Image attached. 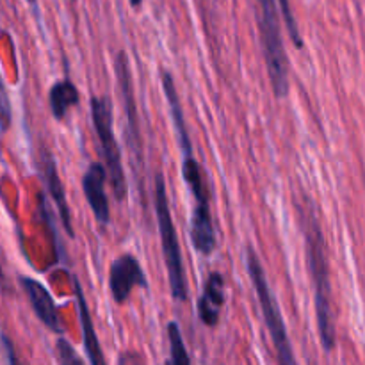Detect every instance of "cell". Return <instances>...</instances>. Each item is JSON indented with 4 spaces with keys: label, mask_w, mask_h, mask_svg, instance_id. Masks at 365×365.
Masks as SVG:
<instances>
[{
    "label": "cell",
    "mask_w": 365,
    "mask_h": 365,
    "mask_svg": "<svg viewBox=\"0 0 365 365\" xmlns=\"http://www.w3.org/2000/svg\"><path fill=\"white\" fill-rule=\"evenodd\" d=\"M41 173H43V178H45L46 189H48V192H50V198H52L53 205L57 207V212H59L61 223H63L64 230L68 232V235H70V237H75L73 225H71L70 207H68L66 195H64V185H63V182H61L59 171H57L56 159H53L50 153H45V155H43Z\"/></svg>",
    "instance_id": "7c38bea8"
},
{
    "label": "cell",
    "mask_w": 365,
    "mask_h": 365,
    "mask_svg": "<svg viewBox=\"0 0 365 365\" xmlns=\"http://www.w3.org/2000/svg\"><path fill=\"white\" fill-rule=\"evenodd\" d=\"M114 70H116L118 84H120L121 96L125 103V116H127V130H128V145H130L132 153L141 160V130H139V113L138 103L134 96V86H132V73L128 56L125 50L118 52L116 61H114Z\"/></svg>",
    "instance_id": "8992f818"
},
{
    "label": "cell",
    "mask_w": 365,
    "mask_h": 365,
    "mask_svg": "<svg viewBox=\"0 0 365 365\" xmlns=\"http://www.w3.org/2000/svg\"><path fill=\"white\" fill-rule=\"evenodd\" d=\"M153 203H155L157 225H159L160 245H163L164 262H166L171 296H173L175 302H185V299H187V277H185L184 259H182V250L180 242H178L177 228H175L173 216H171L170 210L166 182H164V177L160 173H157L155 177Z\"/></svg>",
    "instance_id": "7a4b0ae2"
},
{
    "label": "cell",
    "mask_w": 365,
    "mask_h": 365,
    "mask_svg": "<svg viewBox=\"0 0 365 365\" xmlns=\"http://www.w3.org/2000/svg\"><path fill=\"white\" fill-rule=\"evenodd\" d=\"M225 305V277L220 271H212L207 277L203 292L198 299V317L205 327L214 328L220 323L221 309Z\"/></svg>",
    "instance_id": "8fae6325"
},
{
    "label": "cell",
    "mask_w": 365,
    "mask_h": 365,
    "mask_svg": "<svg viewBox=\"0 0 365 365\" xmlns=\"http://www.w3.org/2000/svg\"><path fill=\"white\" fill-rule=\"evenodd\" d=\"M128 2H130L132 7H141L143 0H128Z\"/></svg>",
    "instance_id": "44dd1931"
},
{
    "label": "cell",
    "mask_w": 365,
    "mask_h": 365,
    "mask_svg": "<svg viewBox=\"0 0 365 365\" xmlns=\"http://www.w3.org/2000/svg\"><path fill=\"white\" fill-rule=\"evenodd\" d=\"M168 339H170V359H168V364L170 365L191 364V356L187 355V349H185L180 327H178L177 321H171V323L168 324Z\"/></svg>",
    "instance_id": "2e32d148"
},
{
    "label": "cell",
    "mask_w": 365,
    "mask_h": 365,
    "mask_svg": "<svg viewBox=\"0 0 365 365\" xmlns=\"http://www.w3.org/2000/svg\"><path fill=\"white\" fill-rule=\"evenodd\" d=\"M163 89H164V95H166L168 106H170V113H171V118H173L175 130H177L178 134V141H180L182 153H184V155H192V143H191V138H189L187 125H185L180 96H178L173 77H171L170 71H163Z\"/></svg>",
    "instance_id": "5bb4252c"
},
{
    "label": "cell",
    "mask_w": 365,
    "mask_h": 365,
    "mask_svg": "<svg viewBox=\"0 0 365 365\" xmlns=\"http://www.w3.org/2000/svg\"><path fill=\"white\" fill-rule=\"evenodd\" d=\"M299 221H302L303 235H305L307 264H309V273L314 285L317 330H319L324 351H331L335 348V341H337V331H335V316L334 307H331V282L327 241H324V234L321 230L316 212L310 207L299 209Z\"/></svg>",
    "instance_id": "6da1fadb"
},
{
    "label": "cell",
    "mask_w": 365,
    "mask_h": 365,
    "mask_svg": "<svg viewBox=\"0 0 365 365\" xmlns=\"http://www.w3.org/2000/svg\"><path fill=\"white\" fill-rule=\"evenodd\" d=\"M27 2H31V4H36V0H27Z\"/></svg>",
    "instance_id": "7402d4cb"
},
{
    "label": "cell",
    "mask_w": 365,
    "mask_h": 365,
    "mask_svg": "<svg viewBox=\"0 0 365 365\" xmlns=\"http://www.w3.org/2000/svg\"><path fill=\"white\" fill-rule=\"evenodd\" d=\"M134 287H148L146 282V274L143 271L141 264L135 259L134 255H125L118 257L109 269V289L110 296L118 305H123L132 294Z\"/></svg>",
    "instance_id": "52a82bcc"
},
{
    "label": "cell",
    "mask_w": 365,
    "mask_h": 365,
    "mask_svg": "<svg viewBox=\"0 0 365 365\" xmlns=\"http://www.w3.org/2000/svg\"><path fill=\"white\" fill-rule=\"evenodd\" d=\"M107 170L103 164L91 163L86 173L82 175V191L93 210V216L102 227L110 223L109 198L106 195Z\"/></svg>",
    "instance_id": "9c48e42d"
},
{
    "label": "cell",
    "mask_w": 365,
    "mask_h": 365,
    "mask_svg": "<svg viewBox=\"0 0 365 365\" xmlns=\"http://www.w3.org/2000/svg\"><path fill=\"white\" fill-rule=\"evenodd\" d=\"M2 344L6 346V355H7V362L9 364H16V356H14V349H13V344H11L9 339L6 337V335H2Z\"/></svg>",
    "instance_id": "ffe728a7"
},
{
    "label": "cell",
    "mask_w": 365,
    "mask_h": 365,
    "mask_svg": "<svg viewBox=\"0 0 365 365\" xmlns=\"http://www.w3.org/2000/svg\"><path fill=\"white\" fill-rule=\"evenodd\" d=\"M246 269H248L250 280H252L253 289L257 292V299H259L260 310H262L264 323H266L271 341H273L274 349L278 353V360L282 364H294L296 359L294 353H292L291 341H289L284 316H282L280 309H278V303L274 299L273 291H271V285L267 282L262 262H260L259 255H257L252 246L246 248Z\"/></svg>",
    "instance_id": "277c9868"
},
{
    "label": "cell",
    "mask_w": 365,
    "mask_h": 365,
    "mask_svg": "<svg viewBox=\"0 0 365 365\" xmlns=\"http://www.w3.org/2000/svg\"><path fill=\"white\" fill-rule=\"evenodd\" d=\"M56 356L57 362L63 365H81L82 359L77 355L73 346L66 341L64 337H59L56 341Z\"/></svg>",
    "instance_id": "ac0fdd59"
},
{
    "label": "cell",
    "mask_w": 365,
    "mask_h": 365,
    "mask_svg": "<svg viewBox=\"0 0 365 365\" xmlns=\"http://www.w3.org/2000/svg\"><path fill=\"white\" fill-rule=\"evenodd\" d=\"M278 6L282 9V18H284V24L287 27L289 36H291L292 43H294L296 48H303V38H302V32H299L298 24H296V18L294 13L291 9V2L289 0H277Z\"/></svg>",
    "instance_id": "e0dca14e"
},
{
    "label": "cell",
    "mask_w": 365,
    "mask_h": 365,
    "mask_svg": "<svg viewBox=\"0 0 365 365\" xmlns=\"http://www.w3.org/2000/svg\"><path fill=\"white\" fill-rule=\"evenodd\" d=\"M191 242L198 253L210 257L216 252V230H214L212 216H210V200L196 202L191 220Z\"/></svg>",
    "instance_id": "30bf717a"
},
{
    "label": "cell",
    "mask_w": 365,
    "mask_h": 365,
    "mask_svg": "<svg viewBox=\"0 0 365 365\" xmlns=\"http://www.w3.org/2000/svg\"><path fill=\"white\" fill-rule=\"evenodd\" d=\"M73 289H75V299H77V309H78V317H81L82 324V337H84V351L88 356L89 364L93 365H103L106 364V356L102 353V346H100L98 337H96V331L93 328V319L91 314H89V307L86 303L84 291H82L81 280L77 277H73Z\"/></svg>",
    "instance_id": "4fadbf2b"
},
{
    "label": "cell",
    "mask_w": 365,
    "mask_h": 365,
    "mask_svg": "<svg viewBox=\"0 0 365 365\" xmlns=\"http://www.w3.org/2000/svg\"><path fill=\"white\" fill-rule=\"evenodd\" d=\"M89 106H91L93 127L98 135L102 157L106 160L103 166L107 170V178H110L113 195L118 202H123L127 198V180H125L120 145L113 127V103L107 96H91Z\"/></svg>",
    "instance_id": "5b68a950"
},
{
    "label": "cell",
    "mask_w": 365,
    "mask_h": 365,
    "mask_svg": "<svg viewBox=\"0 0 365 365\" xmlns=\"http://www.w3.org/2000/svg\"><path fill=\"white\" fill-rule=\"evenodd\" d=\"M18 282H20V287L24 289L25 296H27L32 310H34L36 317H38V319L45 324V328H48L50 331H53V334L57 335H63L64 327L61 324L59 309H57L56 302H53L48 289H46L41 282L34 280V278L31 277H20Z\"/></svg>",
    "instance_id": "ba28073f"
},
{
    "label": "cell",
    "mask_w": 365,
    "mask_h": 365,
    "mask_svg": "<svg viewBox=\"0 0 365 365\" xmlns=\"http://www.w3.org/2000/svg\"><path fill=\"white\" fill-rule=\"evenodd\" d=\"M78 102H81V95H78L77 86H75L70 78L56 82V84L50 88V113H52V116L56 118L57 121H63L64 116L68 114V110H70L71 107L78 106Z\"/></svg>",
    "instance_id": "9a60e30c"
},
{
    "label": "cell",
    "mask_w": 365,
    "mask_h": 365,
    "mask_svg": "<svg viewBox=\"0 0 365 365\" xmlns=\"http://www.w3.org/2000/svg\"><path fill=\"white\" fill-rule=\"evenodd\" d=\"M259 29L271 88L278 98H285L289 93V59L277 0H259Z\"/></svg>",
    "instance_id": "3957f363"
},
{
    "label": "cell",
    "mask_w": 365,
    "mask_h": 365,
    "mask_svg": "<svg viewBox=\"0 0 365 365\" xmlns=\"http://www.w3.org/2000/svg\"><path fill=\"white\" fill-rule=\"evenodd\" d=\"M11 102L7 96L6 86H4L2 75H0V132H6L11 127Z\"/></svg>",
    "instance_id": "d6986e66"
}]
</instances>
